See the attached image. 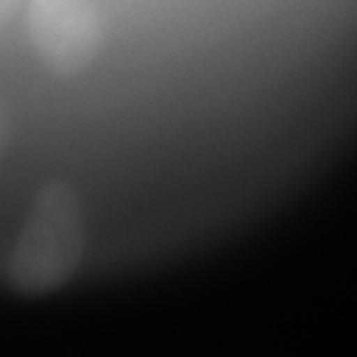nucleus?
Returning a JSON list of instances; mask_svg holds the SVG:
<instances>
[{
  "label": "nucleus",
  "instance_id": "f257e3e1",
  "mask_svg": "<svg viewBox=\"0 0 357 357\" xmlns=\"http://www.w3.org/2000/svg\"><path fill=\"white\" fill-rule=\"evenodd\" d=\"M89 223L79 189L50 178L35 191L6 263V283L22 298L52 296L75 280L87 256Z\"/></svg>",
  "mask_w": 357,
  "mask_h": 357
},
{
  "label": "nucleus",
  "instance_id": "f03ea898",
  "mask_svg": "<svg viewBox=\"0 0 357 357\" xmlns=\"http://www.w3.org/2000/svg\"><path fill=\"white\" fill-rule=\"evenodd\" d=\"M22 15L35 57L55 77H79L105 55L109 22L100 0H30Z\"/></svg>",
  "mask_w": 357,
  "mask_h": 357
},
{
  "label": "nucleus",
  "instance_id": "7ed1b4c3",
  "mask_svg": "<svg viewBox=\"0 0 357 357\" xmlns=\"http://www.w3.org/2000/svg\"><path fill=\"white\" fill-rule=\"evenodd\" d=\"M13 134H15V114H13V107L0 97V159L13 146Z\"/></svg>",
  "mask_w": 357,
  "mask_h": 357
},
{
  "label": "nucleus",
  "instance_id": "20e7f679",
  "mask_svg": "<svg viewBox=\"0 0 357 357\" xmlns=\"http://www.w3.org/2000/svg\"><path fill=\"white\" fill-rule=\"evenodd\" d=\"M30 0H0V30L10 28L13 22L25 13Z\"/></svg>",
  "mask_w": 357,
  "mask_h": 357
}]
</instances>
